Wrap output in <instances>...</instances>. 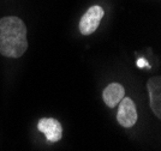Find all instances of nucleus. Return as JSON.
Listing matches in <instances>:
<instances>
[{
  "label": "nucleus",
  "mask_w": 161,
  "mask_h": 151,
  "mask_svg": "<svg viewBox=\"0 0 161 151\" xmlns=\"http://www.w3.org/2000/svg\"><path fill=\"white\" fill-rule=\"evenodd\" d=\"M150 108L158 118H161V79L160 77H153L147 82Z\"/></svg>",
  "instance_id": "5"
},
{
  "label": "nucleus",
  "mask_w": 161,
  "mask_h": 151,
  "mask_svg": "<svg viewBox=\"0 0 161 151\" xmlns=\"http://www.w3.org/2000/svg\"><path fill=\"white\" fill-rule=\"evenodd\" d=\"M118 113H117V120L123 127H131L137 121V111L134 101L129 97H123L120 102L118 103Z\"/></svg>",
  "instance_id": "3"
},
{
  "label": "nucleus",
  "mask_w": 161,
  "mask_h": 151,
  "mask_svg": "<svg viewBox=\"0 0 161 151\" xmlns=\"http://www.w3.org/2000/svg\"><path fill=\"white\" fill-rule=\"evenodd\" d=\"M125 97V89L119 83H112L105 88L102 92V99L107 107L113 108Z\"/></svg>",
  "instance_id": "6"
},
{
  "label": "nucleus",
  "mask_w": 161,
  "mask_h": 151,
  "mask_svg": "<svg viewBox=\"0 0 161 151\" xmlns=\"http://www.w3.org/2000/svg\"><path fill=\"white\" fill-rule=\"evenodd\" d=\"M37 130L42 132L46 139L51 143L59 142L63 137V127L61 124L53 118H43L37 122Z\"/></svg>",
  "instance_id": "4"
},
{
  "label": "nucleus",
  "mask_w": 161,
  "mask_h": 151,
  "mask_svg": "<svg viewBox=\"0 0 161 151\" xmlns=\"http://www.w3.org/2000/svg\"><path fill=\"white\" fill-rule=\"evenodd\" d=\"M28 49L27 26L18 17L0 19V54L6 58H19Z\"/></svg>",
  "instance_id": "1"
},
{
  "label": "nucleus",
  "mask_w": 161,
  "mask_h": 151,
  "mask_svg": "<svg viewBox=\"0 0 161 151\" xmlns=\"http://www.w3.org/2000/svg\"><path fill=\"white\" fill-rule=\"evenodd\" d=\"M105 14L103 8L99 5L92 6L82 16L80 20V31L82 35H90L99 28L100 22Z\"/></svg>",
  "instance_id": "2"
},
{
  "label": "nucleus",
  "mask_w": 161,
  "mask_h": 151,
  "mask_svg": "<svg viewBox=\"0 0 161 151\" xmlns=\"http://www.w3.org/2000/svg\"><path fill=\"white\" fill-rule=\"evenodd\" d=\"M137 66H138L140 68H143V67H147V68H149V67H150V65L148 64L147 60L143 59V58H141V59L137 60Z\"/></svg>",
  "instance_id": "7"
}]
</instances>
